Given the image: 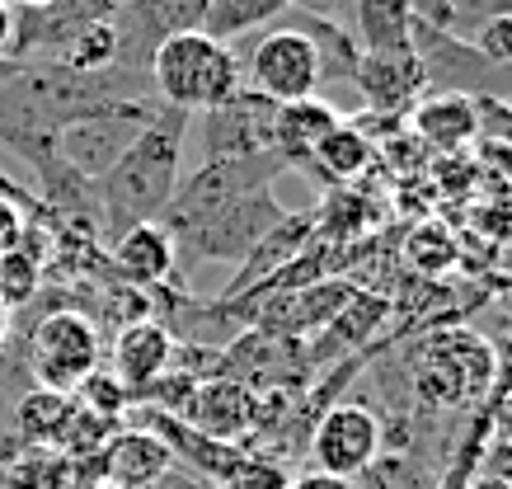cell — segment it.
<instances>
[{"mask_svg": "<svg viewBox=\"0 0 512 489\" xmlns=\"http://www.w3.org/2000/svg\"><path fill=\"white\" fill-rule=\"evenodd\" d=\"M207 0H123L109 15V29L118 38V66L146 71L151 52L184 29H202Z\"/></svg>", "mask_w": 512, "mask_h": 489, "instance_id": "12", "label": "cell"}, {"mask_svg": "<svg viewBox=\"0 0 512 489\" xmlns=\"http://www.w3.org/2000/svg\"><path fill=\"white\" fill-rule=\"evenodd\" d=\"M94 367H104V330L94 316H85L76 306H57L29 330L33 386L71 395Z\"/></svg>", "mask_w": 512, "mask_h": 489, "instance_id": "5", "label": "cell"}, {"mask_svg": "<svg viewBox=\"0 0 512 489\" xmlns=\"http://www.w3.org/2000/svg\"><path fill=\"white\" fill-rule=\"evenodd\" d=\"M353 95L362 99V113H386V118H404L423 95V62L414 48L395 52H362L353 71Z\"/></svg>", "mask_w": 512, "mask_h": 489, "instance_id": "13", "label": "cell"}, {"mask_svg": "<svg viewBox=\"0 0 512 489\" xmlns=\"http://www.w3.org/2000/svg\"><path fill=\"white\" fill-rule=\"evenodd\" d=\"M296 0H207V15H202V33H212L217 43L245 38V33L268 29L278 15H287Z\"/></svg>", "mask_w": 512, "mask_h": 489, "instance_id": "24", "label": "cell"}, {"mask_svg": "<svg viewBox=\"0 0 512 489\" xmlns=\"http://www.w3.org/2000/svg\"><path fill=\"white\" fill-rule=\"evenodd\" d=\"M404 127L414 132V142L423 151H466L475 142V99L470 95H447V90H428V95L404 113Z\"/></svg>", "mask_w": 512, "mask_h": 489, "instance_id": "17", "label": "cell"}, {"mask_svg": "<svg viewBox=\"0 0 512 489\" xmlns=\"http://www.w3.org/2000/svg\"><path fill=\"white\" fill-rule=\"evenodd\" d=\"M184 424H193L198 433H207V438H217V442L245 447L249 433L264 424V395L249 391L245 381L212 372V377H202L198 386H193Z\"/></svg>", "mask_w": 512, "mask_h": 489, "instance_id": "14", "label": "cell"}, {"mask_svg": "<svg viewBox=\"0 0 512 489\" xmlns=\"http://www.w3.org/2000/svg\"><path fill=\"white\" fill-rule=\"evenodd\" d=\"M470 43H475V52H480L489 66H498V71H512V15L484 19L480 29L470 33Z\"/></svg>", "mask_w": 512, "mask_h": 489, "instance_id": "29", "label": "cell"}, {"mask_svg": "<svg viewBox=\"0 0 512 489\" xmlns=\"http://www.w3.org/2000/svg\"><path fill=\"white\" fill-rule=\"evenodd\" d=\"M287 217V207L273 198V189H259L240 203L221 207L217 217H207L198 231L174 236V264H240L259 240Z\"/></svg>", "mask_w": 512, "mask_h": 489, "instance_id": "8", "label": "cell"}, {"mask_svg": "<svg viewBox=\"0 0 512 489\" xmlns=\"http://www.w3.org/2000/svg\"><path fill=\"white\" fill-rule=\"evenodd\" d=\"M334 123H343L339 104H329L325 95L278 104V113H273V156H278L287 170H306L315 156V146L325 142V132Z\"/></svg>", "mask_w": 512, "mask_h": 489, "instance_id": "20", "label": "cell"}, {"mask_svg": "<svg viewBox=\"0 0 512 489\" xmlns=\"http://www.w3.org/2000/svg\"><path fill=\"white\" fill-rule=\"evenodd\" d=\"M287 485H292V471H287L282 461L254 457V452H249V457L235 466L231 480H226V489H287Z\"/></svg>", "mask_w": 512, "mask_h": 489, "instance_id": "30", "label": "cell"}, {"mask_svg": "<svg viewBox=\"0 0 512 489\" xmlns=\"http://www.w3.org/2000/svg\"><path fill=\"white\" fill-rule=\"evenodd\" d=\"M71 400H76L80 410L99 414V419H113V424H123L127 405H132V391H127L123 381L113 377L109 367H94L90 377H85L76 391H71Z\"/></svg>", "mask_w": 512, "mask_h": 489, "instance_id": "26", "label": "cell"}, {"mask_svg": "<svg viewBox=\"0 0 512 489\" xmlns=\"http://www.w3.org/2000/svg\"><path fill=\"white\" fill-rule=\"evenodd\" d=\"M240 76L254 95L273 104H296V99L320 95V52L296 24H268L254 33Z\"/></svg>", "mask_w": 512, "mask_h": 489, "instance_id": "7", "label": "cell"}, {"mask_svg": "<svg viewBox=\"0 0 512 489\" xmlns=\"http://www.w3.org/2000/svg\"><path fill=\"white\" fill-rule=\"evenodd\" d=\"M43 287V259H33L24 245L15 250H0V306L15 311V306H29Z\"/></svg>", "mask_w": 512, "mask_h": 489, "instance_id": "25", "label": "cell"}, {"mask_svg": "<svg viewBox=\"0 0 512 489\" xmlns=\"http://www.w3.org/2000/svg\"><path fill=\"white\" fill-rule=\"evenodd\" d=\"M10 43H15V5H10V0H0V57H5Z\"/></svg>", "mask_w": 512, "mask_h": 489, "instance_id": "34", "label": "cell"}, {"mask_svg": "<svg viewBox=\"0 0 512 489\" xmlns=\"http://www.w3.org/2000/svg\"><path fill=\"white\" fill-rule=\"evenodd\" d=\"M353 297H357L353 283L320 278V283L296 287V292H287V297L273 301L264 316H259V330H264V334H282V339H287V334H301V330H306V334H320Z\"/></svg>", "mask_w": 512, "mask_h": 489, "instance_id": "18", "label": "cell"}, {"mask_svg": "<svg viewBox=\"0 0 512 489\" xmlns=\"http://www.w3.org/2000/svg\"><path fill=\"white\" fill-rule=\"evenodd\" d=\"M71 410H76V400L62 395V391H47V386L24 391L19 395V405H15L19 442H24V447H47V452H57L66 424H71Z\"/></svg>", "mask_w": 512, "mask_h": 489, "instance_id": "22", "label": "cell"}, {"mask_svg": "<svg viewBox=\"0 0 512 489\" xmlns=\"http://www.w3.org/2000/svg\"><path fill=\"white\" fill-rule=\"evenodd\" d=\"M287 170L273 151L264 156H245V160H202L198 170L179 179V189H174L170 207L160 212V226L170 231V236H188V231H198L207 217H217L221 207L240 203L249 193L259 189H273V179Z\"/></svg>", "mask_w": 512, "mask_h": 489, "instance_id": "4", "label": "cell"}, {"mask_svg": "<svg viewBox=\"0 0 512 489\" xmlns=\"http://www.w3.org/2000/svg\"><path fill=\"white\" fill-rule=\"evenodd\" d=\"M146 80H151V95L165 109L179 113H207L226 104V99L245 85L240 76V52L231 43H217L212 33L184 29L165 38L151 62H146Z\"/></svg>", "mask_w": 512, "mask_h": 489, "instance_id": "2", "label": "cell"}, {"mask_svg": "<svg viewBox=\"0 0 512 489\" xmlns=\"http://www.w3.org/2000/svg\"><path fill=\"white\" fill-rule=\"evenodd\" d=\"M174 330L165 320L146 316V320H132L123 330H113V344L104 348L109 353V372L123 381L127 391H137L146 386L151 377H160L165 367L174 363Z\"/></svg>", "mask_w": 512, "mask_h": 489, "instance_id": "16", "label": "cell"}, {"mask_svg": "<svg viewBox=\"0 0 512 489\" xmlns=\"http://www.w3.org/2000/svg\"><path fill=\"white\" fill-rule=\"evenodd\" d=\"M5 339H10V311L0 306V353H5Z\"/></svg>", "mask_w": 512, "mask_h": 489, "instance_id": "35", "label": "cell"}, {"mask_svg": "<svg viewBox=\"0 0 512 489\" xmlns=\"http://www.w3.org/2000/svg\"><path fill=\"white\" fill-rule=\"evenodd\" d=\"M109 264L127 287L151 292L174 278V236L160 221H141L118 240H109Z\"/></svg>", "mask_w": 512, "mask_h": 489, "instance_id": "19", "label": "cell"}, {"mask_svg": "<svg viewBox=\"0 0 512 489\" xmlns=\"http://www.w3.org/2000/svg\"><path fill=\"white\" fill-rule=\"evenodd\" d=\"M353 24H357V48L362 52L409 48L414 0H353Z\"/></svg>", "mask_w": 512, "mask_h": 489, "instance_id": "23", "label": "cell"}, {"mask_svg": "<svg viewBox=\"0 0 512 489\" xmlns=\"http://www.w3.org/2000/svg\"><path fill=\"white\" fill-rule=\"evenodd\" d=\"M480 475L484 480H494L498 489H512V442L508 438L480 452Z\"/></svg>", "mask_w": 512, "mask_h": 489, "instance_id": "31", "label": "cell"}, {"mask_svg": "<svg viewBox=\"0 0 512 489\" xmlns=\"http://www.w3.org/2000/svg\"><path fill=\"white\" fill-rule=\"evenodd\" d=\"M24 226H29V212H24V203L0 193V250H15L19 236H24Z\"/></svg>", "mask_w": 512, "mask_h": 489, "instance_id": "32", "label": "cell"}, {"mask_svg": "<svg viewBox=\"0 0 512 489\" xmlns=\"http://www.w3.org/2000/svg\"><path fill=\"white\" fill-rule=\"evenodd\" d=\"M508 99H512V95H508Z\"/></svg>", "mask_w": 512, "mask_h": 489, "instance_id": "37", "label": "cell"}, {"mask_svg": "<svg viewBox=\"0 0 512 489\" xmlns=\"http://www.w3.org/2000/svg\"><path fill=\"white\" fill-rule=\"evenodd\" d=\"M376 160V142L367 137V127L357 123H334L325 132V142L315 146V156L306 170H315L320 179H329V184H353V179H362V174L372 170Z\"/></svg>", "mask_w": 512, "mask_h": 489, "instance_id": "21", "label": "cell"}, {"mask_svg": "<svg viewBox=\"0 0 512 489\" xmlns=\"http://www.w3.org/2000/svg\"><path fill=\"white\" fill-rule=\"evenodd\" d=\"M99 466H104V489H156L174 471V457L151 428L132 424V428H118L104 442Z\"/></svg>", "mask_w": 512, "mask_h": 489, "instance_id": "15", "label": "cell"}, {"mask_svg": "<svg viewBox=\"0 0 512 489\" xmlns=\"http://www.w3.org/2000/svg\"><path fill=\"white\" fill-rule=\"evenodd\" d=\"M287 489H353V480L329 475V471H306V475H292V485Z\"/></svg>", "mask_w": 512, "mask_h": 489, "instance_id": "33", "label": "cell"}, {"mask_svg": "<svg viewBox=\"0 0 512 489\" xmlns=\"http://www.w3.org/2000/svg\"><path fill=\"white\" fill-rule=\"evenodd\" d=\"M273 113H278V104L254 95L249 85H240L217 109L193 113L198 118L202 160H245L273 151Z\"/></svg>", "mask_w": 512, "mask_h": 489, "instance_id": "11", "label": "cell"}, {"mask_svg": "<svg viewBox=\"0 0 512 489\" xmlns=\"http://www.w3.org/2000/svg\"><path fill=\"white\" fill-rule=\"evenodd\" d=\"M404 264L414 273H442L456 264V236H451L447 226H437V221H423L419 231L409 236L404 245Z\"/></svg>", "mask_w": 512, "mask_h": 489, "instance_id": "27", "label": "cell"}, {"mask_svg": "<svg viewBox=\"0 0 512 489\" xmlns=\"http://www.w3.org/2000/svg\"><path fill=\"white\" fill-rule=\"evenodd\" d=\"M475 142L512 146V99H503V95L475 99Z\"/></svg>", "mask_w": 512, "mask_h": 489, "instance_id": "28", "label": "cell"}, {"mask_svg": "<svg viewBox=\"0 0 512 489\" xmlns=\"http://www.w3.org/2000/svg\"><path fill=\"white\" fill-rule=\"evenodd\" d=\"M409 48L419 52L423 62V80L428 90H447V95H512V71H498L475 52L470 38H456V33H442L433 24H423L414 15V33H409Z\"/></svg>", "mask_w": 512, "mask_h": 489, "instance_id": "9", "label": "cell"}, {"mask_svg": "<svg viewBox=\"0 0 512 489\" xmlns=\"http://www.w3.org/2000/svg\"><path fill=\"white\" fill-rule=\"evenodd\" d=\"M10 5H24V10H38V5H52V0H10Z\"/></svg>", "mask_w": 512, "mask_h": 489, "instance_id": "36", "label": "cell"}, {"mask_svg": "<svg viewBox=\"0 0 512 489\" xmlns=\"http://www.w3.org/2000/svg\"><path fill=\"white\" fill-rule=\"evenodd\" d=\"M498 377L494 344L475 330H437L409 353V386L423 410H466L489 395Z\"/></svg>", "mask_w": 512, "mask_h": 489, "instance_id": "3", "label": "cell"}, {"mask_svg": "<svg viewBox=\"0 0 512 489\" xmlns=\"http://www.w3.org/2000/svg\"><path fill=\"white\" fill-rule=\"evenodd\" d=\"M386 452V438H381V414L367 410V405H329L311 428V461L315 471L343 475V480H357L376 457Z\"/></svg>", "mask_w": 512, "mask_h": 489, "instance_id": "10", "label": "cell"}, {"mask_svg": "<svg viewBox=\"0 0 512 489\" xmlns=\"http://www.w3.org/2000/svg\"><path fill=\"white\" fill-rule=\"evenodd\" d=\"M193 137V113L160 109L137 132V142L113 160V170L94 184L99 189V217L104 240H118L141 221H160L170 207L179 179H184V146Z\"/></svg>", "mask_w": 512, "mask_h": 489, "instance_id": "1", "label": "cell"}, {"mask_svg": "<svg viewBox=\"0 0 512 489\" xmlns=\"http://www.w3.org/2000/svg\"><path fill=\"white\" fill-rule=\"evenodd\" d=\"M160 109H165V104H160L156 95L104 104V109H94V113H85V118H76V123H66L62 132L52 137V156L99 184V179L113 170V160L137 142V132L151 123Z\"/></svg>", "mask_w": 512, "mask_h": 489, "instance_id": "6", "label": "cell"}]
</instances>
